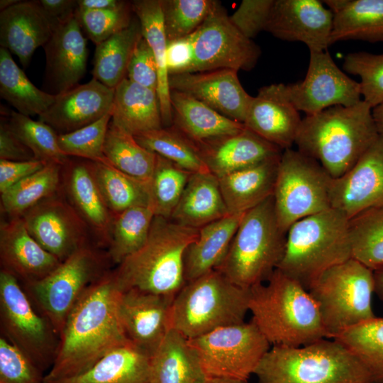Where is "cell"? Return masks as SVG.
I'll return each mask as SVG.
<instances>
[{
    "instance_id": "1",
    "label": "cell",
    "mask_w": 383,
    "mask_h": 383,
    "mask_svg": "<svg viewBox=\"0 0 383 383\" xmlns=\"http://www.w3.org/2000/svg\"><path fill=\"white\" fill-rule=\"evenodd\" d=\"M121 293L112 270L85 291L67 316L43 383L79 375L113 350L131 343L120 319Z\"/></svg>"
},
{
    "instance_id": "2",
    "label": "cell",
    "mask_w": 383,
    "mask_h": 383,
    "mask_svg": "<svg viewBox=\"0 0 383 383\" xmlns=\"http://www.w3.org/2000/svg\"><path fill=\"white\" fill-rule=\"evenodd\" d=\"M379 137L372 108L361 100L302 118L294 144L333 178L347 172Z\"/></svg>"
},
{
    "instance_id": "3",
    "label": "cell",
    "mask_w": 383,
    "mask_h": 383,
    "mask_svg": "<svg viewBox=\"0 0 383 383\" xmlns=\"http://www.w3.org/2000/svg\"><path fill=\"white\" fill-rule=\"evenodd\" d=\"M249 311L272 345L301 347L326 338L309 291L278 269L267 282L250 289Z\"/></svg>"
},
{
    "instance_id": "4",
    "label": "cell",
    "mask_w": 383,
    "mask_h": 383,
    "mask_svg": "<svg viewBox=\"0 0 383 383\" xmlns=\"http://www.w3.org/2000/svg\"><path fill=\"white\" fill-rule=\"evenodd\" d=\"M199 231L155 216L145 243L112 270L119 289H135L174 299L186 283L185 253Z\"/></svg>"
},
{
    "instance_id": "5",
    "label": "cell",
    "mask_w": 383,
    "mask_h": 383,
    "mask_svg": "<svg viewBox=\"0 0 383 383\" xmlns=\"http://www.w3.org/2000/svg\"><path fill=\"white\" fill-rule=\"evenodd\" d=\"M254 374L260 383H376L348 348L327 338L301 347L272 345Z\"/></svg>"
},
{
    "instance_id": "6",
    "label": "cell",
    "mask_w": 383,
    "mask_h": 383,
    "mask_svg": "<svg viewBox=\"0 0 383 383\" xmlns=\"http://www.w3.org/2000/svg\"><path fill=\"white\" fill-rule=\"evenodd\" d=\"M250 289L231 282L216 270L186 282L171 304L169 328L187 339L245 321Z\"/></svg>"
},
{
    "instance_id": "7",
    "label": "cell",
    "mask_w": 383,
    "mask_h": 383,
    "mask_svg": "<svg viewBox=\"0 0 383 383\" xmlns=\"http://www.w3.org/2000/svg\"><path fill=\"white\" fill-rule=\"evenodd\" d=\"M348 227L349 219L332 208L295 222L277 269L308 290L323 271L352 258Z\"/></svg>"
},
{
    "instance_id": "8",
    "label": "cell",
    "mask_w": 383,
    "mask_h": 383,
    "mask_svg": "<svg viewBox=\"0 0 383 383\" xmlns=\"http://www.w3.org/2000/svg\"><path fill=\"white\" fill-rule=\"evenodd\" d=\"M287 233L279 226L273 195L245 213L221 264L215 269L245 289L267 282L277 269Z\"/></svg>"
},
{
    "instance_id": "9",
    "label": "cell",
    "mask_w": 383,
    "mask_h": 383,
    "mask_svg": "<svg viewBox=\"0 0 383 383\" xmlns=\"http://www.w3.org/2000/svg\"><path fill=\"white\" fill-rule=\"evenodd\" d=\"M308 291L318 308L327 338L377 317L372 308L374 271L353 258L323 271Z\"/></svg>"
},
{
    "instance_id": "10",
    "label": "cell",
    "mask_w": 383,
    "mask_h": 383,
    "mask_svg": "<svg viewBox=\"0 0 383 383\" xmlns=\"http://www.w3.org/2000/svg\"><path fill=\"white\" fill-rule=\"evenodd\" d=\"M108 254L88 244L61 262L49 274L23 285L37 310L60 336L68 315L85 291L109 270Z\"/></svg>"
},
{
    "instance_id": "11",
    "label": "cell",
    "mask_w": 383,
    "mask_h": 383,
    "mask_svg": "<svg viewBox=\"0 0 383 383\" xmlns=\"http://www.w3.org/2000/svg\"><path fill=\"white\" fill-rule=\"evenodd\" d=\"M333 177L316 160L288 148L281 155L273 199L277 220L287 233L295 222L331 209Z\"/></svg>"
},
{
    "instance_id": "12",
    "label": "cell",
    "mask_w": 383,
    "mask_h": 383,
    "mask_svg": "<svg viewBox=\"0 0 383 383\" xmlns=\"http://www.w3.org/2000/svg\"><path fill=\"white\" fill-rule=\"evenodd\" d=\"M1 335L25 353L42 371L50 369L59 336L38 311L18 279L0 271Z\"/></svg>"
},
{
    "instance_id": "13",
    "label": "cell",
    "mask_w": 383,
    "mask_h": 383,
    "mask_svg": "<svg viewBox=\"0 0 383 383\" xmlns=\"http://www.w3.org/2000/svg\"><path fill=\"white\" fill-rule=\"evenodd\" d=\"M189 342L207 377L243 381L255 374L271 345L252 321L217 328Z\"/></svg>"
},
{
    "instance_id": "14",
    "label": "cell",
    "mask_w": 383,
    "mask_h": 383,
    "mask_svg": "<svg viewBox=\"0 0 383 383\" xmlns=\"http://www.w3.org/2000/svg\"><path fill=\"white\" fill-rule=\"evenodd\" d=\"M192 38L194 59L187 73L221 69L250 71L261 55L260 47L233 25L218 1Z\"/></svg>"
},
{
    "instance_id": "15",
    "label": "cell",
    "mask_w": 383,
    "mask_h": 383,
    "mask_svg": "<svg viewBox=\"0 0 383 383\" xmlns=\"http://www.w3.org/2000/svg\"><path fill=\"white\" fill-rule=\"evenodd\" d=\"M287 95L299 111L316 114L335 106H351L361 101L360 83L349 77L328 51H310L305 78L285 84Z\"/></svg>"
},
{
    "instance_id": "16",
    "label": "cell",
    "mask_w": 383,
    "mask_h": 383,
    "mask_svg": "<svg viewBox=\"0 0 383 383\" xmlns=\"http://www.w3.org/2000/svg\"><path fill=\"white\" fill-rule=\"evenodd\" d=\"M21 218L34 239L60 262L89 244V227L59 192L39 202Z\"/></svg>"
},
{
    "instance_id": "17",
    "label": "cell",
    "mask_w": 383,
    "mask_h": 383,
    "mask_svg": "<svg viewBox=\"0 0 383 383\" xmlns=\"http://www.w3.org/2000/svg\"><path fill=\"white\" fill-rule=\"evenodd\" d=\"M331 208L349 220L383 206V137L379 136L347 172L333 178Z\"/></svg>"
},
{
    "instance_id": "18",
    "label": "cell",
    "mask_w": 383,
    "mask_h": 383,
    "mask_svg": "<svg viewBox=\"0 0 383 383\" xmlns=\"http://www.w3.org/2000/svg\"><path fill=\"white\" fill-rule=\"evenodd\" d=\"M333 14L318 0H274L265 31L277 38L299 41L309 51L331 45Z\"/></svg>"
},
{
    "instance_id": "19",
    "label": "cell",
    "mask_w": 383,
    "mask_h": 383,
    "mask_svg": "<svg viewBox=\"0 0 383 383\" xmlns=\"http://www.w3.org/2000/svg\"><path fill=\"white\" fill-rule=\"evenodd\" d=\"M237 71L221 69L169 75L170 90L187 94L221 114L243 123L252 99Z\"/></svg>"
},
{
    "instance_id": "20",
    "label": "cell",
    "mask_w": 383,
    "mask_h": 383,
    "mask_svg": "<svg viewBox=\"0 0 383 383\" xmlns=\"http://www.w3.org/2000/svg\"><path fill=\"white\" fill-rule=\"evenodd\" d=\"M173 299L138 289L121 291L120 319L129 340L150 355L167 331Z\"/></svg>"
},
{
    "instance_id": "21",
    "label": "cell",
    "mask_w": 383,
    "mask_h": 383,
    "mask_svg": "<svg viewBox=\"0 0 383 383\" xmlns=\"http://www.w3.org/2000/svg\"><path fill=\"white\" fill-rule=\"evenodd\" d=\"M302 118L289 99L285 84L261 87L252 97L243 124L282 150L292 148Z\"/></svg>"
},
{
    "instance_id": "22",
    "label": "cell",
    "mask_w": 383,
    "mask_h": 383,
    "mask_svg": "<svg viewBox=\"0 0 383 383\" xmlns=\"http://www.w3.org/2000/svg\"><path fill=\"white\" fill-rule=\"evenodd\" d=\"M75 17L56 27L43 46L45 84L48 93L58 95L79 84L86 72L87 40Z\"/></svg>"
},
{
    "instance_id": "23",
    "label": "cell",
    "mask_w": 383,
    "mask_h": 383,
    "mask_svg": "<svg viewBox=\"0 0 383 383\" xmlns=\"http://www.w3.org/2000/svg\"><path fill=\"white\" fill-rule=\"evenodd\" d=\"M114 91L92 78L58 94L39 120L51 126L58 135L72 132L111 112Z\"/></svg>"
},
{
    "instance_id": "24",
    "label": "cell",
    "mask_w": 383,
    "mask_h": 383,
    "mask_svg": "<svg viewBox=\"0 0 383 383\" xmlns=\"http://www.w3.org/2000/svg\"><path fill=\"white\" fill-rule=\"evenodd\" d=\"M0 261L1 270L22 285L42 279L61 262L34 239L21 217L1 221Z\"/></svg>"
},
{
    "instance_id": "25",
    "label": "cell",
    "mask_w": 383,
    "mask_h": 383,
    "mask_svg": "<svg viewBox=\"0 0 383 383\" xmlns=\"http://www.w3.org/2000/svg\"><path fill=\"white\" fill-rule=\"evenodd\" d=\"M62 172L67 200L95 235L98 245L109 248L114 216L98 187L90 161L70 158L62 166Z\"/></svg>"
},
{
    "instance_id": "26",
    "label": "cell",
    "mask_w": 383,
    "mask_h": 383,
    "mask_svg": "<svg viewBox=\"0 0 383 383\" xmlns=\"http://www.w3.org/2000/svg\"><path fill=\"white\" fill-rule=\"evenodd\" d=\"M211 173L217 178L282 154L283 150L250 130L194 143Z\"/></svg>"
},
{
    "instance_id": "27",
    "label": "cell",
    "mask_w": 383,
    "mask_h": 383,
    "mask_svg": "<svg viewBox=\"0 0 383 383\" xmlns=\"http://www.w3.org/2000/svg\"><path fill=\"white\" fill-rule=\"evenodd\" d=\"M55 28L36 1H18L1 11L0 45L26 68L37 48L44 46Z\"/></svg>"
},
{
    "instance_id": "28",
    "label": "cell",
    "mask_w": 383,
    "mask_h": 383,
    "mask_svg": "<svg viewBox=\"0 0 383 383\" xmlns=\"http://www.w3.org/2000/svg\"><path fill=\"white\" fill-rule=\"evenodd\" d=\"M281 155L218 178L230 214L245 213L273 195Z\"/></svg>"
},
{
    "instance_id": "29",
    "label": "cell",
    "mask_w": 383,
    "mask_h": 383,
    "mask_svg": "<svg viewBox=\"0 0 383 383\" xmlns=\"http://www.w3.org/2000/svg\"><path fill=\"white\" fill-rule=\"evenodd\" d=\"M170 102L171 126L193 143L235 134L245 128L187 94L170 90Z\"/></svg>"
},
{
    "instance_id": "30",
    "label": "cell",
    "mask_w": 383,
    "mask_h": 383,
    "mask_svg": "<svg viewBox=\"0 0 383 383\" xmlns=\"http://www.w3.org/2000/svg\"><path fill=\"white\" fill-rule=\"evenodd\" d=\"M111 121L133 136L163 127L157 91L125 78L115 88Z\"/></svg>"
},
{
    "instance_id": "31",
    "label": "cell",
    "mask_w": 383,
    "mask_h": 383,
    "mask_svg": "<svg viewBox=\"0 0 383 383\" xmlns=\"http://www.w3.org/2000/svg\"><path fill=\"white\" fill-rule=\"evenodd\" d=\"M228 214L218 178L211 172H197L191 174L170 219L200 229Z\"/></svg>"
},
{
    "instance_id": "32",
    "label": "cell",
    "mask_w": 383,
    "mask_h": 383,
    "mask_svg": "<svg viewBox=\"0 0 383 383\" xmlns=\"http://www.w3.org/2000/svg\"><path fill=\"white\" fill-rule=\"evenodd\" d=\"M150 383H205L207 377L189 340L169 328L152 354Z\"/></svg>"
},
{
    "instance_id": "33",
    "label": "cell",
    "mask_w": 383,
    "mask_h": 383,
    "mask_svg": "<svg viewBox=\"0 0 383 383\" xmlns=\"http://www.w3.org/2000/svg\"><path fill=\"white\" fill-rule=\"evenodd\" d=\"M244 214H228L199 229L197 238L185 253L186 282L215 270L221 264Z\"/></svg>"
},
{
    "instance_id": "34",
    "label": "cell",
    "mask_w": 383,
    "mask_h": 383,
    "mask_svg": "<svg viewBox=\"0 0 383 383\" xmlns=\"http://www.w3.org/2000/svg\"><path fill=\"white\" fill-rule=\"evenodd\" d=\"M150 357L131 342L113 350L79 375L45 383H150Z\"/></svg>"
},
{
    "instance_id": "35",
    "label": "cell",
    "mask_w": 383,
    "mask_h": 383,
    "mask_svg": "<svg viewBox=\"0 0 383 383\" xmlns=\"http://www.w3.org/2000/svg\"><path fill=\"white\" fill-rule=\"evenodd\" d=\"M133 13L140 21L142 34L155 56L158 68L159 98L162 126L172 124L169 74L167 68V39L165 33L160 0H136L131 1Z\"/></svg>"
},
{
    "instance_id": "36",
    "label": "cell",
    "mask_w": 383,
    "mask_h": 383,
    "mask_svg": "<svg viewBox=\"0 0 383 383\" xmlns=\"http://www.w3.org/2000/svg\"><path fill=\"white\" fill-rule=\"evenodd\" d=\"M142 37L140 21L134 14L127 28L96 45L93 78L115 89L126 78L130 60Z\"/></svg>"
},
{
    "instance_id": "37",
    "label": "cell",
    "mask_w": 383,
    "mask_h": 383,
    "mask_svg": "<svg viewBox=\"0 0 383 383\" xmlns=\"http://www.w3.org/2000/svg\"><path fill=\"white\" fill-rule=\"evenodd\" d=\"M0 95L19 113L27 116L45 113L57 95L37 88L13 60L11 53L0 48Z\"/></svg>"
},
{
    "instance_id": "38",
    "label": "cell",
    "mask_w": 383,
    "mask_h": 383,
    "mask_svg": "<svg viewBox=\"0 0 383 383\" xmlns=\"http://www.w3.org/2000/svg\"><path fill=\"white\" fill-rule=\"evenodd\" d=\"M348 40L383 42V0H350L333 15L331 45Z\"/></svg>"
},
{
    "instance_id": "39",
    "label": "cell",
    "mask_w": 383,
    "mask_h": 383,
    "mask_svg": "<svg viewBox=\"0 0 383 383\" xmlns=\"http://www.w3.org/2000/svg\"><path fill=\"white\" fill-rule=\"evenodd\" d=\"M90 165L104 201L114 216L134 206H149L148 182L132 177L108 162L90 161Z\"/></svg>"
},
{
    "instance_id": "40",
    "label": "cell",
    "mask_w": 383,
    "mask_h": 383,
    "mask_svg": "<svg viewBox=\"0 0 383 383\" xmlns=\"http://www.w3.org/2000/svg\"><path fill=\"white\" fill-rule=\"evenodd\" d=\"M62 165L47 163L42 169L1 193V209L10 218L28 210L60 191Z\"/></svg>"
},
{
    "instance_id": "41",
    "label": "cell",
    "mask_w": 383,
    "mask_h": 383,
    "mask_svg": "<svg viewBox=\"0 0 383 383\" xmlns=\"http://www.w3.org/2000/svg\"><path fill=\"white\" fill-rule=\"evenodd\" d=\"M106 162L122 172L148 182L154 170L157 155L141 146L134 136L109 123L104 145Z\"/></svg>"
},
{
    "instance_id": "42",
    "label": "cell",
    "mask_w": 383,
    "mask_h": 383,
    "mask_svg": "<svg viewBox=\"0 0 383 383\" xmlns=\"http://www.w3.org/2000/svg\"><path fill=\"white\" fill-rule=\"evenodd\" d=\"M155 213L150 206L128 209L113 218L108 255L118 265L146 241Z\"/></svg>"
},
{
    "instance_id": "43",
    "label": "cell",
    "mask_w": 383,
    "mask_h": 383,
    "mask_svg": "<svg viewBox=\"0 0 383 383\" xmlns=\"http://www.w3.org/2000/svg\"><path fill=\"white\" fill-rule=\"evenodd\" d=\"M352 258L372 271L383 267V206L349 220Z\"/></svg>"
},
{
    "instance_id": "44",
    "label": "cell",
    "mask_w": 383,
    "mask_h": 383,
    "mask_svg": "<svg viewBox=\"0 0 383 383\" xmlns=\"http://www.w3.org/2000/svg\"><path fill=\"white\" fill-rule=\"evenodd\" d=\"M144 148L192 172H210L194 143L172 126L162 127L134 136Z\"/></svg>"
},
{
    "instance_id": "45",
    "label": "cell",
    "mask_w": 383,
    "mask_h": 383,
    "mask_svg": "<svg viewBox=\"0 0 383 383\" xmlns=\"http://www.w3.org/2000/svg\"><path fill=\"white\" fill-rule=\"evenodd\" d=\"M192 174L157 155L155 168L148 182L149 206L155 216L171 218Z\"/></svg>"
},
{
    "instance_id": "46",
    "label": "cell",
    "mask_w": 383,
    "mask_h": 383,
    "mask_svg": "<svg viewBox=\"0 0 383 383\" xmlns=\"http://www.w3.org/2000/svg\"><path fill=\"white\" fill-rule=\"evenodd\" d=\"M333 339L362 362L376 383H383V318L375 317L348 328Z\"/></svg>"
},
{
    "instance_id": "47",
    "label": "cell",
    "mask_w": 383,
    "mask_h": 383,
    "mask_svg": "<svg viewBox=\"0 0 383 383\" xmlns=\"http://www.w3.org/2000/svg\"><path fill=\"white\" fill-rule=\"evenodd\" d=\"M7 122L14 133L33 152L36 160L63 166L70 159L59 147L57 133L47 123L13 111Z\"/></svg>"
},
{
    "instance_id": "48",
    "label": "cell",
    "mask_w": 383,
    "mask_h": 383,
    "mask_svg": "<svg viewBox=\"0 0 383 383\" xmlns=\"http://www.w3.org/2000/svg\"><path fill=\"white\" fill-rule=\"evenodd\" d=\"M167 40L191 35L204 22L218 1L160 0Z\"/></svg>"
},
{
    "instance_id": "49",
    "label": "cell",
    "mask_w": 383,
    "mask_h": 383,
    "mask_svg": "<svg viewBox=\"0 0 383 383\" xmlns=\"http://www.w3.org/2000/svg\"><path fill=\"white\" fill-rule=\"evenodd\" d=\"M111 121V111L88 126L58 135L60 150L68 157L106 163L104 145Z\"/></svg>"
},
{
    "instance_id": "50",
    "label": "cell",
    "mask_w": 383,
    "mask_h": 383,
    "mask_svg": "<svg viewBox=\"0 0 383 383\" xmlns=\"http://www.w3.org/2000/svg\"><path fill=\"white\" fill-rule=\"evenodd\" d=\"M343 68L360 77L359 83L362 100L372 109L383 104V53H349L345 57Z\"/></svg>"
},
{
    "instance_id": "51",
    "label": "cell",
    "mask_w": 383,
    "mask_h": 383,
    "mask_svg": "<svg viewBox=\"0 0 383 383\" xmlns=\"http://www.w3.org/2000/svg\"><path fill=\"white\" fill-rule=\"evenodd\" d=\"M131 2L124 1L120 6L106 10L77 9L75 18L82 30L96 45L127 28L133 17Z\"/></svg>"
},
{
    "instance_id": "52",
    "label": "cell",
    "mask_w": 383,
    "mask_h": 383,
    "mask_svg": "<svg viewBox=\"0 0 383 383\" xmlns=\"http://www.w3.org/2000/svg\"><path fill=\"white\" fill-rule=\"evenodd\" d=\"M45 374L20 349L0 337V383H43Z\"/></svg>"
},
{
    "instance_id": "53",
    "label": "cell",
    "mask_w": 383,
    "mask_h": 383,
    "mask_svg": "<svg viewBox=\"0 0 383 383\" xmlns=\"http://www.w3.org/2000/svg\"><path fill=\"white\" fill-rule=\"evenodd\" d=\"M274 0H243L229 16L233 25L252 40L265 30Z\"/></svg>"
},
{
    "instance_id": "54",
    "label": "cell",
    "mask_w": 383,
    "mask_h": 383,
    "mask_svg": "<svg viewBox=\"0 0 383 383\" xmlns=\"http://www.w3.org/2000/svg\"><path fill=\"white\" fill-rule=\"evenodd\" d=\"M126 78L129 80L157 91L158 68L153 52L143 38L137 43L130 60Z\"/></svg>"
},
{
    "instance_id": "55",
    "label": "cell",
    "mask_w": 383,
    "mask_h": 383,
    "mask_svg": "<svg viewBox=\"0 0 383 383\" xmlns=\"http://www.w3.org/2000/svg\"><path fill=\"white\" fill-rule=\"evenodd\" d=\"M166 58L169 75L189 72L194 59L192 34L167 40Z\"/></svg>"
},
{
    "instance_id": "56",
    "label": "cell",
    "mask_w": 383,
    "mask_h": 383,
    "mask_svg": "<svg viewBox=\"0 0 383 383\" xmlns=\"http://www.w3.org/2000/svg\"><path fill=\"white\" fill-rule=\"evenodd\" d=\"M47 163L32 160L10 161L0 160V193L42 169Z\"/></svg>"
},
{
    "instance_id": "57",
    "label": "cell",
    "mask_w": 383,
    "mask_h": 383,
    "mask_svg": "<svg viewBox=\"0 0 383 383\" xmlns=\"http://www.w3.org/2000/svg\"><path fill=\"white\" fill-rule=\"evenodd\" d=\"M0 160L28 161L36 160L33 152L11 129L7 119L1 117Z\"/></svg>"
},
{
    "instance_id": "58",
    "label": "cell",
    "mask_w": 383,
    "mask_h": 383,
    "mask_svg": "<svg viewBox=\"0 0 383 383\" xmlns=\"http://www.w3.org/2000/svg\"><path fill=\"white\" fill-rule=\"evenodd\" d=\"M48 19L55 28L75 17L78 9L76 0H38Z\"/></svg>"
},
{
    "instance_id": "59",
    "label": "cell",
    "mask_w": 383,
    "mask_h": 383,
    "mask_svg": "<svg viewBox=\"0 0 383 383\" xmlns=\"http://www.w3.org/2000/svg\"><path fill=\"white\" fill-rule=\"evenodd\" d=\"M120 0H77L78 9L81 10H106L115 9L123 4Z\"/></svg>"
},
{
    "instance_id": "60",
    "label": "cell",
    "mask_w": 383,
    "mask_h": 383,
    "mask_svg": "<svg viewBox=\"0 0 383 383\" xmlns=\"http://www.w3.org/2000/svg\"><path fill=\"white\" fill-rule=\"evenodd\" d=\"M372 117L379 136L383 137V104L372 109Z\"/></svg>"
},
{
    "instance_id": "61",
    "label": "cell",
    "mask_w": 383,
    "mask_h": 383,
    "mask_svg": "<svg viewBox=\"0 0 383 383\" xmlns=\"http://www.w3.org/2000/svg\"><path fill=\"white\" fill-rule=\"evenodd\" d=\"M374 293L383 301V267L374 271Z\"/></svg>"
},
{
    "instance_id": "62",
    "label": "cell",
    "mask_w": 383,
    "mask_h": 383,
    "mask_svg": "<svg viewBox=\"0 0 383 383\" xmlns=\"http://www.w3.org/2000/svg\"><path fill=\"white\" fill-rule=\"evenodd\" d=\"M322 2L328 6V9L334 15L345 9L349 4L350 0H326Z\"/></svg>"
},
{
    "instance_id": "63",
    "label": "cell",
    "mask_w": 383,
    "mask_h": 383,
    "mask_svg": "<svg viewBox=\"0 0 383 383\" xmlns=\"http://www.w3.org/2000/svg\"><path fill=\"white\" fill-rule=\"evenodd\" d=\"M205 383H248V381L221 377H207Z\"/></svg>"
},
{
    "instance_id": "64",
    "label": "cell",
    "mask_w": 383,
    "mask_h": 383,
    "mask_svg": "<svg viewBox=\"0 0 383 383\" xmlns=\"http://www.w3.org/2000/svg\"><path fill=\"white\" fill-rule=\"evenodd\" d=\"M19 0H1L0 1V10L1 11L6 9L9 7L16 4Z\"/></svg>"
}]
</instances>
